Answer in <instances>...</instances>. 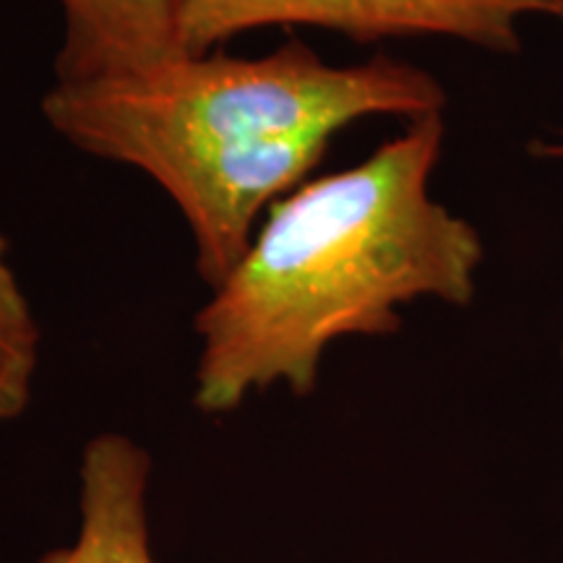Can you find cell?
I'll return each mask as SVG.
<instances>
[{"instance_id":"cell-1","label":"cell","mask_w":563,"mask_h":563,"mask_svg":"<svg viewBox=\"0 0 563 563\" xmlns=\"http://www.w3.org/2000/svg\"><path fill=\"white\" fill-rule=\"evenodd\" d=\"M441 146V112L415 118L361 165L272 203L196 313L201 412L228 415L274 384L306 397L332 342L394 334L412 300L475 298L485 249L473 224L431 196Z\"/></svg>"},{"instance_id":"cell-2","label":"cell","mask_w":563,"mask_h":563,"mask_svg":"<svg viewBox=\"0 0 563 563\" xmlns=\"http://www.w3.org/2000/svg\"><path fill=\"white\" fill-rule=\"evenodd\" d=\"M433 74L389 55L332 66L298 37L258 58L180 55L141 74L53 84L42 115L76 150L152 178L194 235L196 272L214 290L258 217L319 167L332 139L376 115H435Z\"/></svg>"},{"instance_id":"cell-3","label":"cell","mask_w":563,"mask_h":563,"mask_svg":"<svg viewBox=\"0 0 563 563\" xmlns=\"http://www.w3.org/2000/svg\"><path fill=\"white\" fill-rule=\"evenodd\" d=\"M538 16L563 21V0H178V42L183 55H209L258 26H316L355 42L449 37L511 55Z\"/></svg>"},{"instance_id":"cell-4","label":"cell","mask_w":563,"mask_h":563,"mask_svg":"<svg viewBox=\"0 0 563 563\" xmlns=\"http://www.w3.org/2000/svg\"><path fill=\"white\" fill-rule=\"evenodd\" d=\"M150 473V454L129 435H95L79 470V538L42 563H154L146 519Z\"/></svg>"},{"instance_id":"cell-5","label":"cell","mask_w":563,"mask_h":563,"mask_svg":"<svg viewBox=\"0 0 563 563\" xmlns=\"http://www.w3.org/2000/svg\"><path fill=\"white\" fill-rule=\"evenodd\" d=\"M66 34L55 81L84 84L141 74L180 58L178 0H58Z\"/></svg>"},{"instance_id":"cell-6","label":"cell","mask_w":563,"mask_h":563,"mask_svg":"<svg viewBox=\"0 0 563 563\" xmlns=\"http://www.w3.org/2000/svg\"><path fill=\"white\" fill-rule=\"evenodd\" d=\"M40 365V327L9 262L0 232V422L16 420L32 399Z\"/></svg>"},{"instance_id":"cell-7","label":"cell","mask_w":563,"mask_h":563,"mask_svg":"<svg viewBox=\"0 0 563 563\" xmlns=\"http://www.w3.org/2000/svg\"><path fill=\"white\" fill-rule=\"evenodd\" d=\"M534 154H540V157H545V159H561L563 162V133L559 139L538 141V144H534Z\"/></svg>"}]
</instances>
